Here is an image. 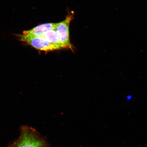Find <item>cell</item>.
<instances>
[{
  "instance_id": "277c9868",
  "label": "cell",
  "mask_w": 147,
  "mask_h": 147,
  "mask_svg": "<svg viewBox=\"0 0 147 147\" xmlns=\"http://www.w3.org/2000/svg\"><path fill=\"white\" fill-rule=\"evenodd\" d=\"M32 46L35 49L46 51L58 50L60 49L43 38L36 37L25 40L24 41Z\"/></svg>"
},
{
  "instance_id": "5b68a950",
  "label": "cell",
  "mask_w": 147,
  "mask_h": 147,
  "mask_svg": "<svg viewBox=\"0 0 147 147\" xmlns=\"http://www.w3.org/2000/svg\"><path fill=\"white\" fill-rule=\"evenodd\" d=\"M39 37L45 38L48 41L51 42L58 47L60 49L66 48L65 46L61 41L59 36L55 30H52L48 31L44 34L43 35Z\"/></svg>"
},
{
  "instance_id": "3957f363",
  "label": "cell",
  "mask_w": 147,
  "mask_h": 147,
  "mask_svg": "<svg viewBox=\"0 0 147 147\" xmlns=\"http://www.w3.org/2000/svg\"><path fill=\"white\" fill-rule=\"evenodd\" d=\"M57 23L44 24L38 26L30 30L24 31L23 34L20 36V40L24 42L29 38L41 36L48 31L55 30Z\"/></svg>"
},
{
  "instance_id": "7a4b0ae2",
  "label": "cell",
  "mask_w": 147,
  "mask_h": 147,
  "mask_svg": "<svg viewBox=\"0 0 147 147\" xmlns=\"http://www.w3.org/2000/svg\"><path fill=\"white\" fill-rule=\"evenodd\" d=\"M72 15H68L65 20L57 23L55 30L58 34L61 41L66 48L72 49V46L70 42L69 26L73 18Z\"/></svg>"
},
{
  "instance_id": "8992f818",
  "label": "cell",
  "mask_w": 147,
  "mask_h": 147,
  "mask_svg": "<svg viewBox=\"0 0 147 147\" xmlns=\"http://www.w3.org/2000/svg\"><path fill=\"white\" fill-rule=\"evenodd\" d=\"M132 98V96L131 95H128L126 97L127 100L129 101L131 100Z\"/></svg>"
},
{
  "instance_id": "6da1fadb",
  "label": "cell",
  "mask_w": 147,
  "mask_h": 147,
  "mask_svg": "<svg viewBox=\"0 0 147 147\" xmlns=\"http://www.w3.org/2000/svg\"><path fill=\"white\" fill-rule=\"evenodd\" d=\"M20 131L19 138L9 147H49L46 140L35 129L22 126Z\"/></svg>"
}]
</instances>
